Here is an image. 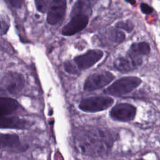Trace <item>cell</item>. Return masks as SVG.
<instances>
[{
	"mask_svg": "<svg viewBox=\"0 0 160 160\" xmlns=\"http://www.w3.org/2000/svg\"><path fill=\"white\" fill-rule=\"evenodd\" d=\"M74 141L81 152L88 156H100L111 148L114 139L107 131L89 128L76 130Z\"/></svg>",
	"mask_w": 160,
	"mask_h": 160,
	"instance_id": "6da1fadb",
	"label": "cell"
},
{
	"mask_svg": "<svg viewBox=\"0 0 160 160\" xmlns=\"http://www.w3.org/2000/svg\"><path fill=\"white\" fill-rule=\"evenodd\" d=\"M141 83V80L135 76L121 78L108 87L104 92L114 96H121L126 94L138 88Z\"/></svg>",
	"mask_w": 160,
	"mask_h": 160,
	"instance_id": "7a4b0ae2",
	"label": "cell"
},
{
	"mask_svg": "<svg viewBox=\"0 0 160 160\" xmlns=\"http://www.w3.org/2000/svg\"><path fill=\"white\" fill-rule=\"evenodd\" d=\"M113 103L114 99L108 96H91L82 99L79 108L85 112H96L109 108Z\"/></svg>",
	"mask_w": 160,
	"mask_h": 160,
	"instance_id": "3957f363",
	"label": "cell"
},
{
	"mask_svg": "<svg viewBox=\"0 0 160 160\" xmlns=\"http://www.w3.org/2000/svg\"><path fill=\"white\" fill-rule=\"evenodd\" d=\"M115 78L111 72L102 71L89 75L85 80L83 89L84 91H92L109 84Z\"/></svg>",
	"mask_w": 160,
	"mask_h": 160,
	"instance_id": "277c9868",
	"label": "cell"
},
{
	"mask_svg": "<svg viewBox=\"0 0 160 160\" xmlns=\"http://www.w3.org/2000/svg\"><path fill=\"white\" fill-rule=\"evenodd\" d=\"M1 88L11 94L19 93L24 87L25 79L21 73L9 71L4 75L1 81Z\"/></svg>",
	"mask_w": 160,
	"mask_h": 160,
	"instance_id": "5b68a950",
	"label": "cell"
},
{
	"mask_svg": "<svg viewBox=\"0 0 160 160\" xmlns=\"http://www.w3.org/2000/svg\"><path fill=\"white\" fill-rule=\"evenodd\" d=\"M67 9V0H51L47 11L46 21L50 25H56L64 19Z\"/></svg>",
	"mask_w": 160,
	"mask_h": 160,
	"instance_id": "8992f818",
	"label": "cell"
},
{
	"mask_svg": "<svg viewBox=\"0 0 160 160\" xmlns=\"http://www.w3.org/2000/svg\"><path fill=\"white\" fill-rule=\"evenodd\" d=\"M71 19L63 26L61 34L65 36H72L83 30L89 22V15L83 13H78L70 15Z\"/></svg>",
	"mask_w": 160,
	"mask_h": 160,
	"instance_id": "52a82bcc",
	"label": "cell"
},
{
	"mask_svg": "<svg viewBox=\"0 0 160 160\" xmlns=\"http://www.w3.org/2000/svg\"><path fill=\"white\" fill-rule=\"evenodd\" d=\"M136 108L131 104L119 103L115 105L109 112L110 117L114 121L128 122L136 116Z\"/></svg>",
	"mask_w": 160,
	"mask_h": 160,
	"instance_id": "ba28073f",
	"label": "cell"
},
{
	"mask_svg": "<svg viewBox=\"0 0 160 160\" xmlns=\"http://www.w3.org/2000/svg\"><path fill=\"white\" fill-rule=\"evenodd\" d=\"M103 55V52L100 49H91L75 57L72 61L79 70H84L94 66L102 59Z\"/></svg>",
	"mask_w": 160,
	"mask_h": 160,
	"instance_id": "9c48e42d",
	"label": "cell"
},
{
	"mask_svg": "<svg viewBox=\"0 0 160 160\" xmlns=\"http://www.w3.org/2000/svg\"><path fill=\"white\" fill-rule=\"evenodd\" d=\"M27 122L25 119L17 117H6L1 116L0 118V127L3 128L23 129L27 127Z\"/></svg>",
	"mask_w": 160,
	"mask_h": 160,
	"instance_id": "30bf717a",
	"label": "cell"
},
{
	"mask_svg": "<svg viewBox=\"0 0 160 160\" xmlns=\"http://www.w3.org/2000/svg\"><path fill=\"white\" fill-rule=\"evenodd\" d=\"M113 66L115 69L122 73L132 71L138 67L135 62L128 55L124 57L121 56L116 58L114 61Z\"/></svg>",
	"mask_w": 160,
	"mask_h": 160,
	"instance_id": "8fae6325",
	"label": "cell"
},
{
	"mask_svg": "<svg viewBox=\"0 0 160 160\" xmlns=\"http://www.w3.org/2000/svg\"><path fill=\"white\" fill-rule=\"evenodd\" d=\"M1 149L14 150L21 146L19 136L14 134H1L0 138Z\"/></svg>",
	"mask_w": 160,
	"mask_h": 160,
	"instance_id": "7c38bea8",
	"label": "cell"
},
{
	"mask_svg": "<svg viewBox=\"0 0 160 160\" xmlns=\"http://www.w3.org/2000/svg\"><path fill=\"white\" fill-rule=\"evenodd\" d=\"M18 107L19 103L14 99L5 97L0 98V114L1 116L12 113Z\"/></svg>",
	"mask_w": 160,
	"mask_h": 160,
	"instance_id": "4fadbf2b",
	"label": "cell"
},
{
	"mask_svg": "<svg viewBox=\"0 0 160 160\" xmlns=\"http://www.w3.org/2000/svg\"><path fill=\"white\" fill-rule=\"evenodd\" d=\"M149 52L150 46L146 42L133 43L128 51V54L136 58H141V56L147 55Z\"/></svg>",
	"mask_w": 160,
	"mask_h": 160,
	"instance_id": "5bb4252c",
	"label": "cell"
},
{
	"mask_svg": "<svg viewBox=\"0 0 160 160\" xmlns=\"http://www.w3.org/2000/svg\"><path fill=\"white\" fill-rule=\"evenodd\" d=\"M78 13H83L90 15L91 5L90 0H77L74 4L70 15Z\"/></svg>",
	"mask_w": 160,
	"mask_h": 160,
	"instance_id": "9a60e30c",
	"label": "cell"
},
{
	"mask_svg": "<svg viewBox=\"0 0 160 160\" xmlns=\"http://www.w3.org/2000/svg\"><path fill=\"white\" fill-rule=\"evenodd\" d=\"M107 41L110 42V44H118L122 42L126 36L124 32L117 28H111L106 32Z\"/></svg>",
	"mask_w": 160,
	"mask_h": 160,
	"instance_id": "2e32d148",
	"label": "cell"
},
{
	"mask_svg": "<svg viewBox=\"0 0 160 160\" xmlns=\"http://www.w3.org/2000/svg\"><path fill=\"white\" fill-rule=\"evenodd\" d=\"M115 27L120 29L125 30L128 32H130L134 29V25L131 21L126 20V21H121L118 22L115 24Z\"/></svg>",
	"mask_w": 160,
	"mask_h": 160,
	"instance_id": "e0dca14e",
	"label": "cell"
},
{
	"mask_svg": "<svg viewBox=\"0 0 160 160\" xmlns=\"http://www.w3.org/2000/svg\"><path fill=\"white\" fill-rule=\"evenodd\" d=\"M36 10L41 13L47 12L49 5V0H34Z\"/></svg>",
	"mask_w": 160,
	"mask_h": 160,
	"instance_id": "ac0fdd59",
	"label": "cell"
},
{
	"mask_svg": "<svg viewBox=\"0 0 160 160\" xmlns=\"http://www.w3.org/2000/svg\"><path fill=\"white\" fill-rule=\"evenodd\" d=\"M64 68L66 72L71 74H78V71H79L73 61H66L64 64Z\"/></svg>",
	"mask_w": 160,
	"mask_h": 160,
	"instance_id": "d6986e66",
	"label": "cell"
},
{
	"mask_svg": "<svg viewBox=\"0 0 160 160\" xmlns=\"http://www.w3.org/2000/svg\"><path fill=\"white\" fill-rule=\"evenodd\" d=\"M140 9H141V12L146 14H151L153 11V9L151 6H149L147 4H145L143 2L140 4Z\"/></svg>",
	"mask_w": 160,
	"mask_h": 160,
	"instance_id": "ffe728a7",
	"label": "cell"
},
{
	"mask_svg": "<svg viewBox=\"0 0 160 160\" xmlns=\"http://www.w3.org/2000/svg\"><path fill=\"white\" fill-rule=\"evenodd\" d=\"M9 4L14 8L19 9L22 7L24 0H8Z\"/></svg>",
	"mask_w": 160,
	"mask_h": 160,
	"instance_id": "44dd1931",
	"label": "cell"
},
{
	"mask_svg": "<svg viewBox=\"0 0 160 160\" xmlns=\"http://www.w3.org/2000/svg\"><path fill=\"white\" fill-rule=\"evenodd\" d=\"M9 28V25L2 19L1 21V34L3 35L7 32Z\"/></svg>",
	"mask_w": 160,
	"mask_h": 160,
	"instance_id": "7402d4cb",
	"label": "cell"
},
{
	"mask_svg": "<svg viewBox=\"0 0 160 160\" xmlns=\"http://www.w3.org/2000/svg\"><path fill=\"white\" fill-rule=\"evenodd\" d=\"M128 3L131 4V5H134L136 4V0H124Z\"/></svg>",
	"mask_w": 160,
	"mask_h": 160,
	"instance_id": "603a6c76",
	"label": "cell"
}]
</instances>
